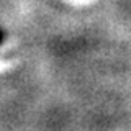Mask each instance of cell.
Returning a JSON list of instances; mask_svg holds the SVG:
<instances>
[{"label":"cell","mask_w":131,"mask_h":131,"mask_svg":"<svg viewBox=\"0 0 131 131\" xmlns=\"http://www.w3.org/2000/svg\"><path fill=\"white\" fill-rule=\"evenodd\" d=\"M2 41H3V31L0 30V44H2Z\"/></svg>","instance_id":"1"}]
</instances>
